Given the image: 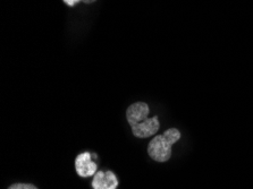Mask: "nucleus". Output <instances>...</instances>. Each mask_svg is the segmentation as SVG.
<instances>
[{"label":"nucleus","mask_w":253,"mask_h":189,"mask_svg":"<svg viewBox=\"0 0 253 189\" xmlns=\"http://www.w3.org/2000/svg\"><path fill=\"white\" fill-rule=\"evenodd\" d=\"M75 169L76 172L82 178L94 176L98 172V167L91 159L90 152H83L79 154L75 160Z\"/></svg>","instance_id":"nucleus-3"},{"label":"nucleus","mask_w":253,"mask_h":189,"mask_svg":"<svg viewBox=\"0 0 253 189\" xmlns=\"http://www.w3.org/2000/svg\"><path fill=\"white\" fill-rule=\"evenodd\" d=\"M149 113H150V109L144 102L131 104L126 110V119L135 137L148 138L159 130L160 122L158 115L149 118Z\"/></svg>","instance_id":"nucleus-1"},{"label":"nucleus","mask_w":253,"mask_h":189,"mask_svg":"<svg viewBox=\"0 0 253 189\" xmlns=\"http://www.w3.org/2000/svg\"><path fill=\"white\" fill-rule=\"evenodd\" d=\"M95 0H83V2L84 3H92V2H94Z\"/></svg>","instance_id":"nucleus-7"},{"label":"nucleus","mask_w":253,"mask_h":189,"mask_svg":"<svg viewBox=\"0 0 253 189\" xmlns=\"http://www.w3.org/2000/svg\"><path fill=\"white\" fill-rule=\"evenodd\" d=\"M8 189H38L34 185L30 184H15L11 185Z\"/></svg>","instance_id":"nucleus-5"},{"label":"nucleus","mask_w":253,"mask_h":189,"mask_svg":"<svg viewBox=\"0 0 253 189\" xmlns=\"http://www.w3.org/2000/svg\"><path fill=\"white\" fill-rule=\"evenodd\" d=\"M181 138L178 129L170 128L163 135H158L149 143L148 154L157 162H167L171 156V146Z\"/></svg>","instance_id":"nucleus-2"},{"label":"nucleus","mask_w":253,"mask_h":189,"mask_svg":"<svg viewBox=\"0 0 253 189\" xmlns=\"http://www.w3.org/2000/svg\"><path fill=\"white\" fill-rule=\"evenodd\" d=\"M93 189H117L118 180L113 171H98L92 180Z\"/></svg>","instance_id":"nucleus-4"},{"label":"nucleus","mask_w":253,"mask_h":189,"mask_svg":"<svg viewBox=\"0 0 253 189\" xmlns=\"http://www.w3.org/2000/svg\"><path fill=\"white\" fill-rule=\"evenodd\" d=\"M80 1H83V0H64V2L66 3L67 6H70V7L75 6L76 3L80 2Z\"/></svg>","instance_id":"nucleus-6"}]
</instances>
